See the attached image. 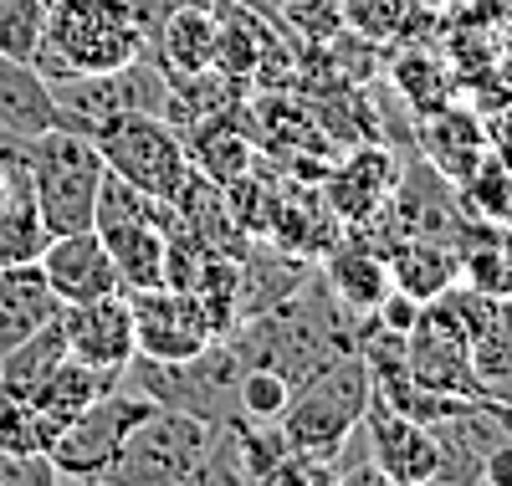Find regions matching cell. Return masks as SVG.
Masks as SVG:
<instances>
[{"instance_id": "cell-1", "label": "cell", "mask_w": 512, "mask_h": 486, "mask_svg": "<svg viewBox=\"0 0 512 486\" xmlns=\"http://www.w3.org/2000/svg\"><path fill=\"white\" fill-rule=\"evenodd\" d=\"M103 481L123 486H205V481H246L236 425H210L185 410L154 405L134 435L123 440L118 461Z\"/></svg>"}, {"instance_id": "cell-2", "label": "cell", "mask_w": 512, "mask_h": 486, "mask_svg": "<svg viewBox=\"0 0 512 486\" xmlns=\"http://www.w3.org/2000/svg\"><path fill=\"white\" fill-rule=\"evenodd\" d=\"M149 36L123 0H52L47 36L36 52V72L47 82L98 77L144 57Z\"/></svg>"}, {"instance_id": "cell-3", "label": "cell", "mask_w": 512, "mask_h": 486, "mask_svg": "<svg viewBox=\"0 0 512 486\" xmlns=\"http://www.w3.org/2000/svg\"><path fill=\"white\" fill-rule=\"evenodd\" d=\"M374 400V374L359 348L333 353L328 364H318L303 384H292V400L282 410V435L297 451H313L323 461L344 456L354 430L364 425V410Z\"/></svg>"}, {"instance_id": "cell-4", "label": "cell", "mask_w": 512, "mask_h": 486, "mask_svg": "<svg viewBox=\"0 0 512 486\" xmlns=\"http://www.w3.org/2000/svg\"><path fill=\"white\" fill-rule=\"evenodd\" d=\"M26 169H31V200L41 210L47 236L67 231H88L93 226V205L103 190V154L82 128H47V134L26 139Z\"/></svg>"}, {"instance_id": "cell-5", "label": "cell", "mask_w": 512, "mask_h": 486, "mask_svg": "<svg viewBox=\"0 0 512 486\" xmlns=\"http://www.w3.org/2000/svg\"><path fill=\"white\" fill-rule=\"evenodd\" d=\"M123 379H128V389H139L144 400H154L164 410H185L210 425L241 420V359L226 348V338L205 343L195 359H180V364L134 359L123 369Z\"/></svg>"}, {"instance_id": "cell-6", "label": "cell", "mask_w": 512, "mask_h": 486, "mask_svg": "<svg viewBox=\"0 0 512 486\" xmlns=\"http://www.w3.org/2000/svg\"><path fill=\"white\" fill-rule=\"evenodd\" d=\"M88 139L98 144L103 164L118 180L139 185L154 200H175V190L190 174V149L175 134V123L159 113H113L88 128Z\"/></svg>"}, {"instance_id": "cell-7", "label": "cell", "mask_w": 512, "mask_h": 486, "mask_svg": "<svg viewBox=\"0 0 512 486\" xmlns=\"http://www.w3.org/2000/svg\"><path fill=\"white\" fill-rule=\"evenodd\" d=\"M405 374L436 394L456 400H487L482 379L472 369V348H466V318L456 292H441L420 307L415 328L405 333Z\"/></svg>"}, {"instance_id": "cell-8", "label": "cell", "mask_w": 512, "mask_h": 486, "mask_svg": "<svg viewBox=\"0 0 512 486\" xmlns=\"http://www.w3.org/2000/svg\"><path fill=\"white\" fill-rule=\"evenodd\" d=\"M154 410V400H144L139 389H108L103 400H93L77 420L62 425V435L52 440V466L62 481H103L108 466L118 461L123 440L134 435V425Z\"/></svg>"}, {"instance_id": "cell-9", "label": "cell", "mask_w": 512, "mask_h": 486, "mask_svg": "<svg viewBox=\"0 0 512 486\" xmlns=\"http://www.w3.org/2000/svg\"><path fill=\"white\" fill-rule=\"evenodd\" d=\"M128 307H134L139 359L180 364V359H195L205 343H216L205 307H200L195 292H185V287H144V292H128Z\"/></svg>"}, {"instance_id": "cell-10", "label": "cell", "mask_w": 512, "mask_h": 486, "mask_svg": "<svg viewBox=\"0 0 512 486\" xmlns=\"http://www.w3.org/2000/svg\"><path fill=\"white\" fill-rule=\"evenodd\" d=\"M62 338L67 353L82 364H93L103 374H118L139 359L134 343V307H128V292H108V297H88V302H62Z\"/></svg>"}, {"instance_id": "cell-11", "label": "cell", "mask_w": 512, "mask_h": 486, "mask_svg": "<svg viewBox=\"0 0 512 486\" xmlns=\"http://www.w3.org/2000/svg\"><path fill=\"white\" fill-rule=\"evenodd\" d=\"M364 430H369V456L384 471V481H395V486H431L436 481L441 446H436L431 425L400 415L395 405H384L374 394L364 410Z\"/></svg>"}, {"instance_id": "cell-12", "label": "cell", "mask_w": 512, "mask_h": 486, "mask_svg": "<svg viewBox=\"0 0 512 486\" xmlns=\"http://www.w3.org/2000/svg\"><path fill=\"white\" fill-rule=\"evenodd\" d=\"M41 277L57 292V302H88V297H108V292H123L118 282V267L103 246V236L88 226V231H67V236H47L36 256Z\"/></svg>"}, {"instance_id": "cell-13", "label": "cell", "mask_w": 512, "mask_h": 486, "mask_svg": "<svg viewBox=\"0 0 512 486\" xmlns=\"http://www.w3.org/2000/svg\"><path fill=\"white\" fill-rule=\"evenodd\" d=\"M415 144H420V159L441 169L451 185H461L482 159H487V123H482V108H466V103H446L436 113H425L420 128H415Z\"/></svg>"}, {"instance_id": "cell-14", "label": "cell", "mask_w": 512, "mask_h": 486, "mask_svg": "<svg viewBox=\"0 0 512 486\" xmlns=\"http://www.w3.org/2000/svg\"><path fill=\"white\" fill-rule=\"evenodd\" d=\"M395 180H400V164L384 154L379 144L374 149H354L323 180V200L333 205V215L344 220V226H364L369 215H379L384 205H390Z\"/></svg>"}, {"instance_id": "cell-15", "label": "cell", "mask_w": 512, "mask_h": 486, "mask_svg": "<svg viewBox=\"0 0 512 486\" xmlns=\"http://www.w3.org/2000/svg\"><path fill=\"white\" fill-rule=\"evenodd\" d=\"M466 318V348H472V369L482 379V394L502 379H512V297H492L477 287H451Z\"/></svg>"}, {"instance_id": "cell-16", "label": "cell", "mask_w": 512, "mask_h": 486, "mask_svg": "<svg viewBox=\"0 0 512 486\" xmlns=\"http://www.w3.org/2000/svg\"><path fill=\"white\" fill-rule=\"evenodd\" d=\"M113 384H118V374H103V369H93V364H82V359H72V353H67V359L26 394V405L36 410L41 430H47V451H52V440L62 435V425L77 420L93 400H103Z\"/></svg>"}, {"instance_id": "cell-17", "label": "cell", "mask_w": 512, "mask_h": 486, "mask_svg": "<svg viewBox=\"0 0 512 486\" xmlns=\"http://www.w3.org/2000/svg\"><path fill=\"white\" fill-rule=\"evenodd\" d=\"M456 272L461 287L512 297V220L466 215V226L456 231Z\"/></svg>"}, {"instance_id": "cell-18", "label": "cell", "mask_w": 512, "mask_h": 486, "mask_svg": "<svg viewBox=\"0 0 512 486\" xmlns=\"http://www.w3.org/2000/svg\"><path fill=\"white\" fill-rule=\"evenodd\" d=\"M216 41H221V16L216 0H190L175 16H164V26L149 36V52L159 57L164 72H205L216 67Z\"/></svg>"}, {"instance_id": "cell-19", "label": "cell", "mask_w": 512, "mask_h": 486, "mask_svg": "<svg viewBox=\"0 0 512 486\" xmlns=\"http://www.w3.org/2000/svg\"><path fill=\"white\" fill-rule=\"evenodd\" d=\"M57 123H62L57 93H52V82L36 72V62L0 57V134L36 139Z\"/></svg>"}, {"instance_id": "cell-20", "label": "cell", "mask_w": 512, "mask_h": 486, "mask_svg": "<svg viewBox=\"0 0 512 486\" xmlns=\"http://www.w3.org/2000/svg\"><path fill=\"white\" fill-rule=\"evenodd\" d=\"M323 282L333 287V297L344 302L364 328H369V318H374V307L384 302V292L395 287V282H390V261H384V251H374V246L359 241V236H349V246H333V251H328V272H323Z\"/></svg>"}, {"instance_id": "cell-21", "label": "cell", "mask_w": 512, "mask_h": 486, "mask_svg": "<svg viewBox=\"0 0 512 486\" xmlns=\"http://www.w3.org/2000/svg\"><path fill=\"white\" fill-rule=\"evenodd\" d=\"M62 313L57 292L47 287L36 261H6L0 267V353L36 333L41 323H52Z\"/></svg>"}, {"instance_id": "cell-22", "label": "cell", "mask_w": 512, "mask_h": 486, "mask_svg": "<svg viewBox=\"0 0 512 486\" xmlns=\"http://www.w3.org/2000/svg\"><path fill=\"white\" fill-rule=\"evenodd\" d=\"M384 261H390V282L420 302H431L441 292H451L461 282L456 272V241H441V236H400L390 251H384Z\"/></svg>"}, {"instance_id": "cell-23", "label": "cell", "mask_w": 512, "mask_h": 486, "mask_svg": "<svg viewBox=\"0 0 512 486\" xmlns=\"http://www.w3.org/2000/svg\"><path fill=\"white\" fill-rule=\"evenodd\" d=\"M62 359H67V338H62V323L52 318V323H41L36 333H26L21 343H11L6 353H0V389L26 400Z\"/></svg>"}, {"instance_id": "cell-24", "label": "cell", "mask_w": 512, "mask_h": 486, "mask_svg": "<svg viewBox=\"0 0 512 486\" xmlns=\"http://www.w3.org/2000/svg\"><path fill=\"white\" fill-rule=\"evenodd\" d=\"M185 292H195V302L205 307L210 333H216V338H226V333L241 323V261H236V256L205 251L200 272H195V282H190Z\"/></svg>"}, {"instance_id": "cell-25", "label": "cell", "mask_w": 512, "mask_h": 486, "mask_svg": "<svg viewBox=\"0 0 512 486\" xmlns=\"http://www.w3.org/2000/svg\"><path fill=\"white\" fill-rule=\"evenodd\" d=\"M47 0H0V57L36 62L47 36Z\"/></svg>"}, {"instance_id": "cell-26", "label": "cell", "mask_w": 512, "mask_h": 486, "mask_svg": "<svg viewBox=\"0 0 512 486\" xmlns=\"http://www.w3.org/2000/svg\"><path fill=\"white\" fill-rule=\"evenodd\" d=\"M395 82H400V93H405V108L410 113H436V108H446V103H456V93H451V77L425 57V52H410L405 62H395Z\"/></svg>"}, {"instance_id": "cell-27", "label": "cell", "mask_w": 512, "mask_h": 486, "mask_svg": "<svg viewBox=\"0 0 512 486\" xmlns=\"http://www.w3.org/2000/svg\"><path fill=\"white\" fill-rule=\"evenodd\" d=\"M292 400V384L277 369H241V420L277 425Z\"/></svg>"}, {"instance_id": "cell-28", "label": "cell", "mask_w": 512, "mask_h": 486, "mask_svg": "<svg viewBox=\"0 0 512 486\" xmlns=\"http://www.w3.org/2000/svg\"><path fill=\"white\" fill-rule=\"evenodd\" d=\"M0 451H47V430L36 410L6 389H0Z\"/></svg>"}, {"instance_id": "cell-29", "label": "cell", "mask_w": 512, "mask_h": 486, "mask_svg": "<svg viewBox=\"0 0 512 486\" xmlns=\"http://www.w3.org/2000/svg\"><path fill=\"white\" fill-rule=\"evenodd\" d=\"M57 466L47 451H0V486H57Z\"/></svg>"}, {"instance_id": "cell-30", "label": "cell", "mask_w": 512, "mask_h": 486, "mask_svg": "<svg viewBox=\"0 0 512 486\" xmlns=\"http://www.w3.org/2000/svg\"><path fill=\"white\" fill-rule=\"evenodd\" d=\"M282 21L308 36H323L344 21V0H282Z\"/></svg>"}, {"instance_id": "cell-31", "label": "cell", "mask_w": 512, "mask_h": 486, "mask_svg": "<svg viewBox=\"0 0 512 486\" xmlns=\"http://www.w3.org/2000/svg\"><path fill=\"white\" fill-rule=\"evenodd\" d=\"M128 11H134V21L144 26V36H154L164 26V16H175L180 6H190V0H123Z\"/></svg>"}, {"instance_id": "cell-32", "label": "cell", "mask_w": 512, "mask_h": 486, "mask_svg": "<svg viewBox=\"0 0 512 486\" xmlns=\"http://www.w3.org/2000/svg\"><path fill=\"white\" fill-rule=\"evenodd\" d=\"M497 52H502L507 72H512V11H507V16H502V26H497Z\"/></svg>"}, {"instance_id": "cell-33", "label": "cell", "mask_w": 512, "mask_h": 486, "mask_svg": "<svg viewBox=\"0 0 512 486\" xmlns=\"http://www.w3.org/2000/svg\"><path fill=\"white\" fill-rule=\"evenodd\" d=\"M47 6H52V0H47Z\"/></svg>"}]
</instances>
